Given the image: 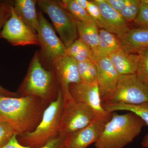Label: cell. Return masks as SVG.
<instances>
[{
  "instance_id": "30",
  "label": "cell",
  "mask_w": 148,
  "mask_h": 148,
  "mask_svg": "<svg viewBox=\"0 0 148 148\" xmlns=\"http://www.w3.org/2000/svg\"><path fill=\"white\" fill-rule=\"evenodd\" d=\"M134 22L140 27H148V5L141 2L140 12Z\"/></svg>"
},
{
  "instance_id": "14",
  "label": "cell",
  "mask_w": 148,
  "mask_h": 148,
  "mask_svg": "<svg viewBox=\"0 0 148 148\" xmlns=\"http://www.w3.org/2000/svg\"><path fill=\"white\" fill-rule=\"evenodd\" d=\"M118 38L122 48L127 53L138 54L148 49V27L130 29Z\"/></svg>"
},
{
  "instance_id": "16",
  "label": "cell",
  "mask_w": 148,
  "mask_h": 148,
  "mask_svg": "<svg viewBox=\"0 0 148 148\" xmlns=\"http://www.w3.org/2000/svg\"><path fill=\"white\" fill-rule=\"evenodd\" d=\"M38 0H15L13 7L17 16L36 33L39 27L38 12L36 5Z\"/></svg>"
},
{
  "instance_id": "9",
  "label": "cell",
  "mask_w": 148,
  "mask_h": 148,
  "mask_svg": "<svg viewBox=\"0 0 148 148\" xmlns=\"http://www.w3.org/2000/svg\"><path fill=\"white\" fill-rule=\"evenodd\" d=\"M69 90L73 100L92 109L97 119L106 123L111 119L112 113L103 108L97 82L89 84L81 82L73 84L69 86Z\"/></svg>"
},
{
  "instance_id": "22",
  "label": "cell",
  "mask_w": 148,
  "mask_h": 148,
  "mask_svg": "<svg viewBox=\"0 0 148 148\" xmlns=\"http://www.w3.org/2000/svg\"><path fill=\"white\" fill-rule=\"evenodd\" d=\"M58 1L61 5L68 11L76 21L87 24L95 23L88 14L86 11L78 5L75 0H61Z\"/></svg>"
},
{
  "instance_id": "35",
  "label": "cell",
  "mask_w": 148,
  "mask_h": 148,
  "mask_svg": "<svg viewBox=\"0 0 148 148\" xmlns=\"http://www.w3.org/2000/svg\"><path fill=\"white\" fill-rule=\"evenodd\" d=\"M64 148H67V147H65V146H64Z\"/></svg>"
},
{
  "instance_id": "13",
  "label": "cell",
  "mask_w": 148,
  "mask_h": 148,
  "mask_svg": "<svg viewBox=\"0 0 148 148\" xmlns=\"http://www.w3.org/2000/svg\"><path fill=\"white\" fill-rule=\"evenodd\" d=\"M105 123L96 119L89 125L65 138V147L69 148H86L99 140Z\"/></svg>"
},
{
  "instance_id": "25",
  "label": "cell",
  "mask_w": 148,
  "mask_h": 148,
  "mask_svg": "<svg viewBox=\"0 0 148 148\" xmlns=\"http://www.w3.org/2000/svg\"><path fill=\"white\" fill-rule=\"evenodd\" d=\"M140 0H127L120 14L127 23L135 21L140 12Z\"/></svg>"
},
{
  "instance_id": "11",
  "label": "cell",
  "mask_w": 148,
  "mask_h": 148,
  "mask_svg": "<svg viewBox=\"0 0 148 148\" xmlns=\"http://www.w3.org/2000/svg\"><path fill=\"white\" fill-rule=\"evenodd\" d=\"M51 70L55 76L58 89L62 92L64 101L73 99L69 90V86L81 82L77 61L71 56H65L56 62Z\"/></svg>"
},
{
  "instance_id": "24",
  "label": "cell",
  "mask_w": 148,
  "mask_h": 148,
  "mask_svg": "<svg viewBox=\"0 0 148 148\" xmlns=\"http://www.w3.org/2000/svg\"><path fill=\"white\" fill-rule=\"evenodd\" d=\"M65 138L61 136L51 140L43 147L39 148H64ZM1 148H32L22 145L17 140V135L15 134L8 143Z\"/></svg>"
},
{
  "instance_id": "33",
  "label": "cell",
  "mask_w": 148,
  "mask_h": 148,
  "mask_svg": "<svg viewBox=\"0 0 148 148\" xmlns=\"http://www.w3.org/2000/svg\"><path fill=\"white\" fill-rule=\"evenodd\" d=\"M75 1L77 4L78 5L86 10L87 7L88 1L87 0H75Z\"/></svg>"
},
{
  "instance_id": "28",
  "label": "cell",
  "mask_w": 148,
  "mask_h": 148,
  "mask_svg": "<svg viewBox=\"0 0 148 148\" xmlns=\"http://www.w3.org/2000/svg\"><path fill=\"white\" fill-rule=\"evenodd\" d=\"M15 134L14 129L9 123L0 120V148L5 145Z\"/></svg>"
},
{
  "instance_id": "20",
  "label": "cell",
  "mask_w": 148,
  "mask_h": 148,
  "mask_svg": "<svg viewBox=\"0 0 148 148\" xmlns=\"http://www.w3.org/2000/svg\"><path fill=\"white\" fill-rule=\"evenodd\" d=\"M103 108L112 113L116 111H127L137 115L148 125V102L138 105H127L121 103H104Z\"/></svg>"
},
{
  "instance_id": "32",
  "label": "cell",
  "mask_w": 148,
  "mask_h": 148,
  "mask_svg": "<svg viewBox=\"0 0 148 148\" xmlns=\"http://www.w3.org/2000/svg\"><path fill=\"white\" fill-rule=\"evenodd\" d=\"M0 95L9 97H18L17 92H12L10 90L6 89L0 85Z\"/></svg>"
},
{
  "instance_id": "19",
  "label": "cell",
  "mask_w": 148,
  "mask_h": 148,
  "mask_svg": "<svg viewBox=\"0 0 148 148\" xmlns=\"http://www.w3.org/2000/svg\"><path fill=\"white\" fill-rule=\"evenodd\" d=\"M77 24L79 38L89 46L94 57L99 44V28L96 23L87 24L77 21Z\"/></svg>"
},
{
  "instance_id": "27",
  "label": "cell",
  "mask_w": 148,
  "mask_h": 148,
  "mask_svg": "<svg viewBox=\"0 0 148 148\" xmlns=\"http://www.w3.org/2000/svg\"><path fill=\"white\" fill-rule=\"evenodd\" d=\"M86 10L92 20L95 21L98 28L105 29L109 32L108 28L104 21L100 9L94 1H88Z\"/></svg>"
},
{
  "instance_id": "1",
  "label": "cell",
  "mask_w": 148,
  "mask_h": 148,
  "mask_svg": "<svg viewBox=\"0 0 148 148\" xmlns=\"http://www.w3.org/2000/svg\"><path fill=\"white\" fill-rule=\"evenodd\" d=\"M48 106L35 96L0 95V120L9 123L19 136L34 130Z\"/></svg>"
},
{
  "instance_id": "23",
  "label": "cell",
  "mask_w": 148,
  "mask_h": 148,
  "mask_svg": "<svg viewBox=\"0 0 148 148\" xmlns=\"http://www.w3.org/2000/svg\"><path fill=\"white\" fill-rule=\"evenodd\" d=\"M77 62L81 81L89 84L97 82V69L95 62L92 61Z\"/></svg>"
},
{
  "instance_id": "4",
  "label": "cell",
  "mask_w": 148,
  "mask_h": 148,
  "mask_svg": "<svg viewBox=\"0 0 148 148\" xmlns=\"http://www.w3.org/2000/svg\"><path fill=\"white\" fill-rule=\"evenodd\" d=\"M64 104V97L58 89L57 98L47 107L41 120L34 130L17 136L19 143L29 147L39 148L58 137V125Z\"/></svg>"
},
{
  "instance_id": "12",
  "label": "cell",
  "mask_w": 148,
  "mask_h": 148,
  "mask_svg": "<svg viewBox=\"0 0 148 148\" xmlns=\"http://www.w3.org/2000/svg\"><path fill=\"white\" fill-rule=\"evenodd\" d=\"M97 82L102 104L108 103L113 94L119 74L109 56L95 61Z\"/></svg>"
},
{
  "instance_id": "17",
  "label": "cell",
  "mask_w": 148,
  "mask_h": 148,
  "mask_svg": "<svg viewBox=\"0 0 148 148\" xmlns=\"http://www.w3.org/2000/svg\"><path fill=\"white\" fill-rule=\"evenodd\" d=\"M108 56L119 75L136 74L138 67V54L127 53L121 48Z\"/></svg>"
},
{
  "instance_id": "5",
  "label": "cell",
  "mask_w": 148,
  "mask_h": 148,
  "mask_svg": "<svg viewBox=\"0 0 148 148\" xmlns=\"http://www.w3.org/2000/svg\"><path fill=\"white\" fill-rule=\"evenodd\" d=\"M37 5L49 16L66 48L78 38L76 20L59 1L38 0Z\"/></svg>"
},
{
  "instance_id": "31",
  "label": "cell",
  "mask_w": 148,
  "mask_h": 148,
  "mask_svg": "<svg viewBox=\"0 0 148 148\" xmlns=\"http://www.w3.org/2000/svg\"><path fill=\"white\" fill-rule=\"evenodd\" d=\"M105 1L111 8L120 13L121 11L127 3V0H105Z\"/></svg>"
},
{
  "instance_id": "6",
  "label": "cell",
  "mask_w": 148,
  "mask_h": 148,
  "mask_svg": "<svg viewBox=\"0 0 148 148\" xmlns=\"http://www.w3.org/2000/svg\"><path fill=\"white\" fill-rule=\"evenodd\" d=\"M96 119L95 113L88 106L73 99L64 101L58 125V136L66 138Z\"/></svg>"
},
{
  "instance_id": "15",
  "label": "cell",
  "mask_w": 148,
  "mask_h": 148,
  "mask_svg": "<svg viewBox=\"0 0 148 148\" xmlns=\"http://www.w3.org/2000/svg\"><path fill=\"white\" fill-rule=\"evenodd\" d=\"M94 1L100 9L109 32L119 37L129 30L127 21L119 12L111 8L105 0H94Z\"/></svg>"
},
{
  "instance_id": "8",
  "label": "cell",
  "mask_w": 148,
  "mask_h": 148,
  "mask_svg": "<svg viewBox=\"0 0 148 148\" xmlns=\"http://www.w3.org/2000/svg\"><path fill=\"white\" fill-rule=\"evenodd\" d=\"M148 102V86L136 74L119 75L113 94L107 103L138 105Z\"/></svg>"
},
{
  "instance_id": "10",
  "label": "cell",
  "mask_w": 148,
  "mask_h": 148,
  "mask_svg": "<svg viewBox=\"0 0 148 148\" xmlns=\"http://www.w3.org/2000/svg\"><path fill=\"white\" fill-rule=\"evenodd\" d=\"M0 38L6 40L14 46L40 45L36 33L17 16L13 6L10 17L6 21L2 29Z\"/></svg>"
},
{
  "instance_id": "3",
  "label": "cell",
  "mask_w": 148,
  "mask_h": 148,
  "mask_svg": "<svg viewBox=\"0 0 148 148\" xmlns=\"http://www.w3.org/2000/svg\"><path fill=\"white\" fill-rule=\"evenodd\" d=\"M146 124L132 112L119 114L112 112L111 119L105 125L101 137L95 143L96 148H123L140 134Z\"/></svg>"
},
{
  "instance_id": "21",
  "label": "cell",
  "mask_w": 148,
  "mask_h": 148,
  "mask_svg": "<svg viewBox=\"0 0 148 148\" xmlns=\"http://www.w3.org/2000/svg\"><path fill=\"white\" fill-rule=\"evenodd\" d=\"M66 55L72 57L77 62L94 61L92 51L88 45L79 38L66 48Z\"/></svg>"
},
{
  "instance_id": "34",
  "label": "cell",
  "mask_w": 148,
  "mask_h": 148,
  "mask_svg": "<svg viewBox=\"0 0 148 148\" xmlns=\"http://www.w3.org/2000/svg\"><path fill=\"white\" fill-rule=\"evenodd\" d=\"M141 145L143 147L148 148V133L143 138Z\"/></svg>"
},
{
  "instance_id": "18",
  "label": "cell",
  "mask_w": 148,
  "mask_h": 148,
  "mask_svg": "<svg viewBox=\"0 0 148 148\" xmlns=\"http://www.w3.org/2000/svg\"><path fill=\"white\" fill-rule=\"evenodd\" d=\"M121 48V44L116 35L105 29H100L98 49L93 57L94 62L100 58L108 56Z\"/></svg>"
},
{
  "instance_id": "2",
  "label": "cell",
  "mask_w": 148,
  "mask_h": 148,
  "mask_svg": "<svg viewBox=\"0 0 148 148\" xmlns=\"http://www.w3.org/2000/svg\"><path fill=\"white\" fill-rule=\"evenodd\" d=\"M58 90L53 71L43 67L39 52L37 51L30 62L27 75L16 92L18 97L35 96L48 106L57 98Z\"/></svg>"
},
{
  "instance_id": "29",
  "label": "cell",
  "mask_w": 148,
  "mask_h": 148,
  "mask_svg": "<svg viewBox=\"0 0 148 148\" xmlns=\"http://www.w3.org/2000/svg\"><path fill=\"white\" fill-rule=\"evenodd\" d=\"M13 1H0V36L4 25L10 17Z\"/></svg>"
},
{
  "instance_id": "26",
  "label": "cell",
  "mask_w": 148,
  "mask_h": 148,
  "mask_svg": "<svg viewBox=\"0 0 148 148\" xmlns=\"http://www.w3.org/2000/svg\"><path fill=\"white\" fill-rule=\"evenodd\" d=\"M136 75L142 82L148 86V49L138 53Z\"/></svg>"
},
{
  "instance_id": "7",
  "label": "cell",
  "mask_w": 148,
  "mask_h": 148,
  "mask_svg": "<svg viewBox=\"0 0 148 148\" xmlns=\"http://www.w3.org/2000/svg\"><path fill=\"white\" fill-rule=\"evenodd\" d=\"M38 15L39 27L37 34L41 47L40 59L43 66L51 70L56 62L66 55V47L41 11L38 12Z\"/></svg>"
}]
</instances>
